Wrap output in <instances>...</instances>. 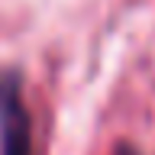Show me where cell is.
<instances>
[{"mask_svg":"<svg viewBox=\"0 0 155 155\" xmlns=\"http://www.w3.org/2000/svg\"><path fill=\"white\" fill-rule=\"evenodd\" d=\"M0 155H32V120L16 68H0Z\"/></svg>","mask_w":155,"mask_h":155,"instance_id":"6da1fadb","label":"cell"},{"mask_svg":"<svg viewBox=\"0 0 155 155\" xmlns=\"http://www.w3.org/2000/svg\"><path fill=\"white\" fill-rule=\"evenodd\" d=\"M116 155H139V152H136L133 145H120V149H116Z\"/></svg>","mask_w":155,"mask_h":155,"instance_id":"7a4b0ae2","label":"cell"}]
</instances>
